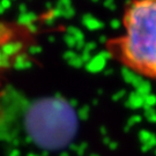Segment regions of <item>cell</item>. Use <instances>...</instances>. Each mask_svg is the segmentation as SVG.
I'll list each match as a JSON object with an SVG mask.
<instances>
[{
  "mask_svg": "<svg viewBox=\"0 0 156 156\" xmlns=\"http://www.w3.org/2000/svg\"><path fill=\"white\" fill-rule=\"evenodd\" d=\"M76 129V113L66 101L28 98L11 89L0 93V140L58 151L72 142Z\"/></svg>",
  "mask_w": 156,
  "mask_h": 156,
  "instance_id": "1",
  "label": "cell"
},
{
  "mask_svg": "<svg viewBox=\"0 0 156 156\" xmlns=\"http://www.w3.org/2000/svg\"><path fill=\"white\" fill-rule=\"evenodd\" d=\"M0 93H1V89H0Z\"/></svg>",
  "mask_w": 156,
  "mask_h": 156,
  "instance_id": "3",
  "label": "cell"
},
{
  "mask_svg": "<svg viewBox=\"0 0 156 156\" xmlns=\"http://www.w3.org/2000/svg\"><path fill=\"white\" fill-rule=\"evenodd\" d=\"M124 31L112 39V55L132 71L156 82V0L129 4Z\"/></svg>",
  "mask_w": 156,
  "mask_h": 156,
  "instance_id": "2",
  "label": "cell"
}]
</instances>
